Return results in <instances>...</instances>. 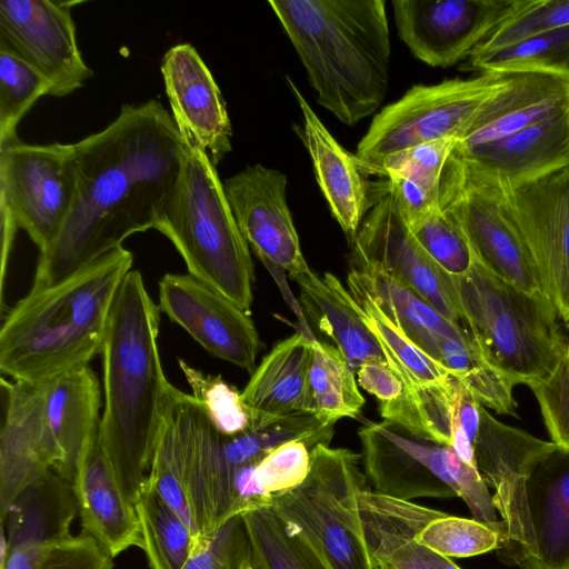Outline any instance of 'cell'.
Instances as JSON below:
<instances>
[{
    "label": "cell",
    "instance_id": "6da1fadb",
    "mask_svg": "<svg viewBox=\"0 0 569 569\" xmlns=\"http://www.w3.org/2000/svg\"><path fill=\"white\" fill-rule=\"evenodd\" d=\"M73 148L74 199L40 252L31 288L58 282L153 229L184 157L183 138L158 100L123 104L107 128Z\"/></svg>",
    "mask_w": 569,
    "mask_h": 569
},
{
    "label": "cell",
    "instance_id": "7a4b0ae2",
    "mask_svg": "<svg viewBox=\"0 0 569 569\" xmlns=\"http://www.w3.org/2000/svg\"><path fill=\"white\" fill-rule=\"evenodd\" d=\"M159 325L158 303L132 269L117 292L101 349L99 442L133 505L147 481L171 386L161 362Z\"/></svg>",
    "mask_w": 569,
    "mask_h": 569
},
{
    "label": "cell",
    "instance_id": "3957f363",
    "mask_svg": "<svg viewBox=\"0 0 569 569\" xmlns=\"http://www.w3.org/2000/svg\"><path fill=\"white\" fill-rule=\"evenodd\" d=\"M475 460L519 569H569V449L498 421L481 406Z\"/></svg>",
    "mask_w": 569,
    "mask_h": 569
},
{
    "label": "cell",
    "instance_id": "277c9868",
    "mask_svg": "<svg viewBox=\"0 0 569 569\" xmlns=\"http://www.w3.org/2000/svg\"><path fill=\"white\" fill-rule=\"evenodd\" d=\"M133 254L119 248L49 286L31 288L0 329V370L33 386L89 366L101 353L117 292Z\"/></svg>",
    "mask_w": 569,
    "mask_h": 569
},
{
    "label": "cell",
    "instance_id": "5b68a950",
    "mask_svg": "<svg viewBox=\"0 0 569 569\" xmlns=\"http://www.w3.org/2000/svg\"><path fill=\"white\" fill-rule=\"evenodd\" d=\"M317 92L347 126L383 101L390 38L383 0H270Z\"/></svg>",
    "mask_w": 569,
    "mask_h": 569
},
{
    "label": "cell",
    "instance_id": "8992f818",
    "mask_svg": "<svg viewBox=\"0 0 569 569\" xmlns=\"http://www.w3.org/2000/svg\"><path fill=\"white\" fill-rule=\"evenodd\" d=\"M176 184L160 208L156 230L168 238L188 273L250 313L253 263L216 164L189 138Z\"/></svg>",
    "mask_w": 569,
    "mask_h": 569
},
{
    "label": "cell",
    "instance_id": "52a82bcc",
    "mask_svg": "<svg viewBox=\"0 0 569 569\" xmlns=\"http://www.w3.org/2000/svg\"><path fill=\"white\" fill-rule=\"evenodd\" d=\"M452 279L466 330L515 386H528L553 369L567 341L545 295L525 291L477 261Z\"/></svg>",
    "mask_w": 569,
    "mask_h": 569
},
{
    "label": "cell",
    "instance_id": "ba28073f",
    "mask_svg": "<svg viewBox=\"0 0 569 569\" xmlns=\"http://www.w3.org/2000/svg\"><path fill=\"white\" fill-rule=\"evenodd\" d=\"M358 436L366 476L378 495L406 501L460 498L473 519L491 527L499 522L481 473L451 446L415 436L388 421H368Z\"/></svg>",
    "mask_w": 569,
    "mask_h": 569
},
{
    "label": "cell",
    "instance_id": "9c48e42d",
    "mask_svg": "<svg viewBox=\"0 0 569 569\" xmlns=\"http://www.w3.org/2000/svg\"><path fill=\"white\" fill-rule=\"evenodd\" d=\"M359 460L349 449L319 443L305 481L270 501L331 569H377L359 510V493L367 487Z\"/></svg>",
    "mask_w": 569,
    "mask_h": 569
},
{
    "label": "cell",
    "instance_id": "30bf717a",
    "mask_svg": "<svg viewBox=\"0 0 569 569\" xmlns=\"http://www.w3.org/2000/svg\"><path fill=\"white\" fill-rule=\"evenodd\" d=\"M73 144L0 147L1 293L17 229L43 252L58 236L74 199Z\"/></svg>",
    "mask_w": 569,
    "mask_h": 569
},
{
    "label": "cell",
    "instance_id": "8fae6325",
    "mask_svg": "<svg viewBox=\"0 0 569 569\" xmlns=\"http://www.w3.org/2000/svg\"><path fill=\"white\" fill-rule=\"evenodd\" d=\"M511 77L512 73L481 72L469 79L411 87L375 116L358 143L355 156L361 172L365 174L386 156L407 148L445 138L459 140Z\"/></svg>",
    "mask_w": 569,
    "mask_h": 569
},
{
    "label": "cell",
    "instance_id": "7c38bea8",
    "mask_svg": "<svg viewBox=\"0 0 569 569\" xmlns=\"http://www.w3.org/2000/svg\"><path fill=\"white\" fill-rule=\"evenodd\" d=\"M439 204L458 220L478 263L525 291L545 295L532 259L491 178L451 152L441 179Z\"/></svg>",
    "mask_w": 569,
    "mask_h": 569
},
{
    "label": "cell",
    "instance_id": "4fadbf2b",
    "mask_svg": "<svg viewBox=\"0 0 569 569\" xmlns=\"http://www.w3.org/2000/svg\"><path fill=\"white\" fill-rule=\"evenodd\" d=\"M493 181L545 296L569 322V163L519 182Z\"/></svg>",
    "mask_w": 569,
    "mask_h": 569
},
{
    "label": "cell",
    "instance_id": "5bb4252c",
    "mask_svg": "<svg viewBox=\"0 0 569 569\" xmlns=\"http://www.w3.org/2000/svg\"><path fill=\"white\" fill-rule=\"evenodd\" d=\"M369 212L352 240L350 262L382 268L421 295L449 321L465 328L452 276L413 237L395 194L385 181L369 189Z\"/></svg>",
    "mask_w": 569,
    "mask_h": 569
},
{
    "label": "cell",
    "instance_id": "9a60e30c",
    "mask_svg": "<svg viewBox=\"0 0 569 569\" xmlns=\"http://www.w3.org/2000/svg\"><path fill=\"white\" fill-rule=\"evenodd\" d=\"M79 1L1 0L0 51L33 67L62 98L93 76L76 39L71 8Z\"/></svg>",
    "mask_w": 569,
    "mask_h": 569
},
{
    "label": "cell",
    "instance_id": "2e32d148",
    "mask_svg": "<svg viewBox=\"0 0 569 569\" xmlns=\"http://www.w3.org/2000/svg\"><path fill=\"white\" fill-rule=\"evenodd\" d=\"M521 0H392L399 38L431 67H449L473 50Z\"/></svg>",
    "mask_w": 569,
    "mask_h": 569
},
{
    "label": "cell",
    "instance_id": "e0dca14e",
    "mask_svg": "<svg viewBox=\"0 0 569 569\" xmlns=\"http://www.w3.org/2000/svg\"><path fill=\"white\" fill-rule=\"evenodd\" d=\"M158 307L207 352L252 372L260 339L250 313L190 273H166Z\"/></svg>",
    "mask_w": 569,
    "mask_h": 569
},
{
    "label": "cell",
    "instance_id": "ac0fdd59",
    "mask_svg": "<svg viewBox=\"0 0 569 569\" xmlns=\"http://www.w3.org/2000/svg\"><path fill=\"white\" fill-rule=\"evenodd\" d=\"M183 435V487L194 526L197 549L230 518L241 515L236 495L238 472L228 462L223 435L202 405L176 388Z\"/></svg>",
    "mask_w": 569,
    "mask_h": 569
},
{
    "label": "cell",
    "instance_id": "d6986e66",
    "mask_svg": "<svg viewBox=\"0 0 569 569\" xmlns=\"http://www.w3.org/2000/svg\"><path fill=\"white\" fill-rule=\"evenodd\" d=\"M287 177L260 163L223 181L239 229L249 248L274 273L295 280L310 270L287 203Z\"/></svg>",
    "mask_w": 569,
    "mask_h": 569
},
{
    "label": "cell",
    "instance_id": "ffe728a7",
    "mask_svg": "<svg viewBox=\"0 0 569 569\" xmlns=\"http://www.w3.org/2000/svg\"><path fill=\"white\" fill-rule=\"evenodd\" d=\"M78 515L72 482L53 470L28 485L1 520V569H40L49 548L72 535Z\"/></svg>",
    "mask_w": 569,
    "mask_h": 569
},
{
    "label": "cell",
    "instance_id": "44dd1931",
    "mask_svg": "<svg viewBox=\"0 0 569 569\" xmlns=\"http://www.w3.org/2000/svg\"><path fill=\"white\" fill-rule=\"evenodd\" d=\"M4 415L0 432V516L31 482L59 473L60 453L50 433L41 386L1 378Z\"/></svg>",
    "mask_w": 569,
    "mask_h": 569
},
{
    "label": "cell",
    "instance_id": "7402d4cb",
    "mask_svg": "<svg viewBox=\"0 0 569 569\" xmlns=\"http://www.w3.org/2000/svg\"><path fill=\"white\" fill-rule=\"evenodd\" d=\"M161 73L181 136L193 139L218 164L232 150V129L222 94L207 64L190 43H181L164 53Z\"/></svg>",
    "mask_w": 569,
    "mask_h": 569
},
{
    "label": "cell",
    "instance_id": "603a6c76",
    "mask_svg": "<svg viewBox=\"0 0 569 569\" xmlns=\"http://www.w3.org/2000/svg\"><path fill=\"white\" fill-rule=\"evenodd\" d=\"M72 486L83 533L111 558L130 547L142 549L134 505L119 483L99 439L81 456Z\"/></svg>",
    "mask_w": 569,
    "mask_h": 569
},
{
    "label": "cell",
    "instance_id": "cb8c5ba5",
    "mask_svg": "<svg viewBox=\"0 0 569 569\" xmlns=\"http://www.w3.org/2000/svg\"><path fill=\"white\" fill-rule=\"evenodd\" d=\"M569 108V77L547 72L512 73L507 86L481 108L455 147L468 151L508 137Z\"/></svg>",
    "mask_w": 569,
    "mask_h": 569
},
{
    "label": "cell",
    "instance_id": "d4e9b609",
    "mask_svg": "<svg viewBox=\"0 0 569 569\" xmlns=\"http://www.w3.org/2000/svg\"><path fill=\"white\" fill-rule=\"evenodd\" d=\"M310 330L299 329L279 341L251 372L241 391L249 412L250 429H260L282 418L311 413L309 368Z\"/></svg>",
    "mask_w": 569,
    "mask_h": 569
},
{
    "label": "cell",
    "instance_id": "484cf974",
    "mask_svg": "<svg viewBox=\"0 0 569 569\" xmlns=\"http://www.w3.org/2000/svg\"><path fill=\"white\" fill-rule=\"evenodd\" d=\"M359 510L370 553L389 569H461L416 540V533L439 510L378 495L365 487Z\"/></svg>",
    "mask_w": 569,
    "mask_h": 569
},
{
    "label": "cell",
    "instance_id": "4316f807",
    "mask_svg": "<svg viewBox=\"0 0 569 569\" xmlns=\"http://www.w3.org/2000/svg\"><path fill=\"white\" fill-rule=\"evenodd\" d=\"M286 78L302 112L303 141L320 190L333 218L352 242L370 207L368 182L356 156L335 139L291 78Z\"/></svg>",
    "mask_w": 569,
    "mask_h": 569
},
{
    "label": "cell",
    "instance_id": "83f0119b",
    "mask_svg": "<svg viewBox=\"0 0 569 569\" xmlns=\"http://www.w3.org/2000/svg\"><path fill=\"white\" fill-rule=\"evenodd\" d=\"M452 153L499 182H519L569 163V108L500 140Z\"/></svg>",
    "mask_w": 569,
    "mask_h": 569
},
{
    "label": "cell",
    "instance_id": "f1b7e54d",
    "mask_svg": "<svg viewBox=\"0 0 569 569\" xmlns=\"http://www.w3.org/2000/svg\"><path fill=\"white\" fill-rule=\"evenodd\" d=\"M41 387L47 423L61 458L59 475L72 482L81 456L99 439L100 382L86 366Z\"/></svg>",
    "mask_w": 569,
    "mask_h": 569
},
{
    "label": "cell",
    "instance_id": "f546056e",
    "mask_svg": "<svg viewBox=\"0 0 569 569\" xmlns=\"http://www.w3.org/2000/svg\"><path fill=\"white\" fill-rule=\"evenodd\" d=\"M295 281L300 287L301 301L308 315L331 339L355 373L367 361H386L355 299L335 274L328 272L320 278L310 269Z\"/></svg>",
    "mask_w": 569,
    "mask_h": 569
},
{
    "label": "cell",
    "instance_id": "4dcf8cb0",
    "mask_svg": "<svg viewBox=\"0 0 569 569\" xmlns=\"http://www.w3.org/2000/svg\"><path fill=\"white\" fill-rule=\"evenodd\" d=\"M347 278L357 282L382 312L418 347L431 335L462 337L469 333L449 321L417 291L382 268L350 262Z\"/></svg>",
    "mask_w": 569,
    "mask_h": 569
},
{
    "label": "cell",
    "instance_id": "1f68e13d",
    "mask_svg": "<svg viewBox=\"0 0 569 569\" xmlns=\"http://www.w3.org/2000/svg\"><path fill=\"white\" fill-rule=\"evenodd\" d=\"M459 379L485 407L499 415H515V383L482 353L470 333L430 336L419 348Z\"/></svg>",
    "mask_w": 569,
    "mask_h": 569
},
{
    "label": "cell",
    "instance_id": "d6a6232c",
    "mask_svg": "<svg viewBox=\"0 0 569 569\" xmlns=\"http://www.w3.org/2000/svg\"><path fill=\"white\" fill-rule=\"evenodd\" d=\"M343 355L328 342L311 337L309 395L311 413L325 426L342 418H357L365 398Z\"/></svg>",
    "mask_w": 569,
    "mask_h": 569
},
{
    "label": "cell",
    "instance_id": "836d02e7",
    "mask_svg": "<svg viewBox=\"0 0 569 569\" xmlns=\"http://www.w3.org/2000/svg\"><path fill=\"white\" fill-rule=\"evenodd\" d=\"M134 508L149 567L182 569L197 549L190 527L147 482Z\"/></svg>",
    "mask_w": 569,
    "mask_h": 569
},
{
    "label": "cell",
    "instance_id": "e575fe53",
    "mask_svg": "<svg viewBox=\"0 0 569 569\" xmlns=\"http://www.w3.org/2000/svg\"><path fill=\"white\" fill-rule=\"evenodd\" d=\"M252 549L254 569H331L300 532L271 506L242 513Z\"/></svg>",
    "mask_w": 569,
    "mask_h": 569
},
{
    "label": "cell",
    "instance_id": "d590c367",
    "mask_svg": "<svg viewBox=\"0 0 569 569\" xmlns=\"http://www.w3.org/2000/svg\"><path fill=\"white\" fill-rule=\"evenodd\" d=\"M468 67L480 73L547 72L569 77V26L471 54Z\"/></svg>",
    "mask_w": 569,
    "mask_h": 569
},
{
    "label": "cell",
    "instance_id": "8d00e7d4",
    "mask_svg": "<svg viewBox=\"0 0 569 569\" xmlns=\"http://www.w3.org/2000/svg\"><path fill=\"white\" fill-rule=\"evenodd\" d=\"M174 390L171 385L146 482L160 493L194 535L183 487V435Z\"/></svg>",
    "mask_w": 569,
    "mask_h": 569
},
{
    "label": "cell",
    "instance_id": "74e56055",
    "mask_svg": "<svg viewBox=\"0 0 569 569\" xmlns=\"http://www.w3.org/2000/svg\"><path fill=\"white\" fill-rule=\"evenodd\" d=\"M50 82L20 58L0 51V147L19 140L17 127Z\"/></svg>",
    "mask_w": 569,
    "mask_h": 569
},
{
    "label": "cell",
    "instance_id": "f35d334b",
    "mask_svg": "<svg viewBox=\"0 0 569 569\" xmlns=\"http://www.w3.org/2000/svg\"><path fill=\"white\" fill-rule=\"evenodd\" d=\"M408 227L429 257L448 274L460 277L472 268L476 259L471 247L448 209L439 204Z\"/></svg>",
    "mask_w": 569,
    "mask_h": 569
},
{
    "label": "cell",
    "instance_id": "ab89813d",
    "mask_svg": "<svg viewBox=\"0 0 569 569\" xmlns=\"http://www.w3.org/2000/svg\"><path fill=\"white\" fill-rule=\"evenodd\" d=\"M416 540L448 558L471 557L500 548V533L495 528L442 511L423 525Z\"/></svg>",
    "mask_w": 569,
    "mask_h": 569
},
{
    "label": "cell",
    "instance_id": "60d3db41",
    "mask_svg": "<svg viewBox=\"0 0 569 569\" xmlns=\"http://www.w3.org/2000/svg\"><path fill=\"white\" fill-rule=\"evenodd\" d=\"M457 142V138H445L390 153L365 174L406 179L439 196L443 170Z\"/></svg>",
    "mask_w": 569,
    "mask_h": 569
},
{
    "label": "cell",
    "instance_id": "b9f144b4",
    "mask_svg": "<svg viewBox=\"0 0 569 569\" xmlns=\"http://www.w3.org/2000/svg\"><path fill=\"white\" fill-rule=\"evenodd\" d=\"M192 396L202 405L214 427L224 436H236L250 429L251 420L241 392L219 376L200 371L179 359Z\"/></svg>",
    "mask_w": 569,
    "mask_h": 569
},
{
    "label": "cell",
    "instance_id": "7bdbcfd3",
    "mask_svg": "<svg viewBox=\"0 0 569 569\" xmlns=\"http://www.w3.org/2000/svg\"><path fill=\"white\" fill-rule=\"evenodd\" d=\"M567 26L569 0H521L516 12L497 27L471 54L490 52Z\"/></svg>",
    "mask_w": 569,
    "mask_h": 569
},
{
    "label": "cell",
    "instance_id": "ee69618b",
    "mask_svg": "<svg viewBox=\"0 0 569 569\" xmlns=\"http://www.w3.org/2000/svg\"><path fill=\"white\" fill-rule=\"evenodd\" d=\"M182 569H254L249 533L242 515L227 520Z\"/></svg>",
    "mask_w": 569,
    "mask_h": 569
},
{
    "label": "cell",
    "instance_id": "f6af8a7d",
    "mask_svg": "<svg viewBox=\"0 0 569 569\" xmlns=\"http://www.w3.org/2000/svg\"><path fill=\"white\" fill-rule=\"evenodd\" d=\"M528 387L538 401L551 442L569 449V342L553 369Z\"/></svg>",
    "mask_w": 569,
    "mask_h": 569
},
{
    "label": "cell",
    "instance_id": "bcb514c9",
    "mask_svg": "<svg viewBox=\"0 0 569 569\" xmlns=\"http://www.w3.org/2000/svg\"><path fill=\"white\" fill-rule=\"evenodd\" d=\"M311 447L303 440H290L274 447L257 465L254 476L271 497L301 485L311 468Z\"/></svg>",
    "mask_w": 569,
    "mask_h": 569
},
{
    "label": "cell",
    "instance_id": "7dc6e473",
    "mask_svg": "<svg viewBox=\"0 0 569 569\" xmlns=\"http://www.w3.org/2000/svg\"><path fill=\"white\" fill-rule=\"evenodd\" d=\"M112 560L92 537L82 532L51 546L40 569H112Z\"/></svg>",
    "mask_w": 569,
    "mask_h": 569
},
{
    "label": "cell",
    "instance_id": "c3c4849f",
    "mask_svg": "<svg viewBox=\"0 0 569 569\" xmlns=\"http://www.w3.org/2000/svg\"><path fill=\"white\" fill-rule=\"evenodd\" d=\"M360 387L375 396L380 403L397 400L403 393V386L385 360L365 362L357 371Z\"/></svg>",
    "mask_w": 569,
    "mask_h": 569
},
{
    "label": "cell",
    "instance_id": "681fc988",
    "mask_svg": "<svg viewBox=\"0 0 569 569\" xmlns=\"http://www.w3.org/2000/svg\"><path fill=\"white\" fill-rule=\"evenodd\" d=\"M376 565H377V563H376ZM377 569H389V568L383 567V566H381V565H377Z\"/></svg>",
    "mask_w": 569,
    "mask_h": 569
}]
</instances>
